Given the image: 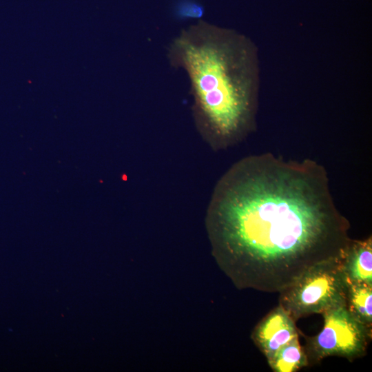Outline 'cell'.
<instances>
[{
  "instance_id": "obj_7",
  "label": "cell",
  "mask_w": 372,
  "mask_h": 372,
  "mask_svg": "<svg viewBox=\"0 0 372 372\" xmlns=\"http://www.w3.org/2000/svg\"><path fill=\"white\" fill-rule=\"evenodd\" d=\"M345 307L359 322L372 326V285L347 280Z\"/></svg>"
},
{
  "instance_id": "obj_4",
  "label": "cell",
  "mask_w": 372,
  "mask_h": 372,
  "mask_svg": "<svg viewBox=\"0 0 372 372\" xmlns=\"http://www.w3.org/2000/svg\"><path fill=\"white\" fill-rule=\"evenodd\" d=\"M323 327L313 336H305L304 349L308 364L314 365L329 356L350 362L363 357L371 340V327L356 320L340 306L322 314Z\"/></svg>"
},
{
  "instance_id": "obj_2",
  "label": "cell",
  "mask_w": 372,
  "mask_h": 372,
  "mask_svg": "<svg viewBox=\"0 0 372 372\" xmlns=\"http://www.w3.org/2000/svg\"><path fill=\"white\" fill-rule=\"evenodd\" d=\"M167 57L187 75L196 124L213 144L226 147L254 130L259 68L247 37L199 19L172 40Z\"/></svg>"
},
{
  "instance_id": "obj_1",
  "label": "cell",
  "mask_w": 372,
  "mask_h": 372,
  "mask_svg": "<svg viewBox=\"0 0 372 372\" xmlns=\"http://www.w3.org/2000/svg\"><path fill=\"white\" fill-rule=\"evenodd\" d=\"M324 167L271 153L246 157L219 181L209 212L218 265L240 289L281 293L352 238Z\"/></svg>"
},
{
  "instance_id": "obj_3",
  "label": "cell",
  "mask_w": 372,
  "mask_h": 372,
  "mask_svg": "<svg viewBox=\"0 0 372 372\" xmlns=\"http://www.w3.org/2000/svg\"><path fill=\"white\" fill-rule=\"evenodd\" d=\"M347 278L341 258L315 265L280 293L279 304L296 322L311 314L345 306Z\"/></svg>"
},
{
  "instance_id": "obj_9",
  "label": "cell",
  "mask_w": 372,
  "mask_h": 372,
  "mask_svg": "<svg viewBox=\"0 0 372 372\" xmlns=\"http://www.w3.org/2000/svg\"><path fill=\"white\" fill-rule=\"evenodd\" d=\"M174 14L179 20H199L204 14V8L194 0H178L174 6Z\"/></svg>"
},
{
  "instance_id": "obj_6",
  "label": "cell",
  "mask_w": 372,
  "mask_h": 372,
  "mask_svg": "<svg viewBox=\"0 0 372 372\" xmlns=\"http://www.w3.org/2000/svg\"><path fill=\"white\" fill-rule=\"evenodd\" d=\"M348 280L372 285V238L351 239L341 258Z\"/></svg>"
},
{
  "instance_id": "obj_8",
  "label": "cell",
  "mask_w": 372,
  "mask_h": 372,
  "mask_svg": "<svg viewBox=\"0 0 372 372\" xmlns=\"http://www.w3.org/2000/svg\"><path fill=\"white\" fill-rule=\"evenodd\" d=\"M267 362L274 372H294L309 366L298 338L282 347Z\"/></svg>"
},
{
  "instance_id": "obj_5",
  "label": "cell",
  "mask_w": 372,
  "mask_h": 372,
  "mask_svg": "<svg viewBox=\"0 0 372 372\" xmlns=\"http://www.w3.org/2000/svg\"><path fill=\"white\" fill-rule=\"evenodd\" d=\"M251 338L268 362L282 347L299 338V330L296 321L278 304L257 324Z\"/></svg>"
}]
</instances>
